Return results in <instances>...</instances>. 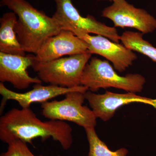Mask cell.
Returning <instances> with one entry per match:
<instances>
[{
	"mask_svg": "<svg viewBox=\"0 0 156 156\" xmlns=\"http://www.w3.org/2000/svg\"><path fill=\"white\" fill-rule=\"evenodd\" d=\"M72 128L66 122L42 121L30 107L11 109L0 118V139L8 144L16 140L32 144L36 138L45 141L52 137L68 150L72 145Z\"/></svg>",
	"mask_w": 156,
	"mask_h": 156,
	"instance_id": "6da1fadb",
	"label": "cell"
},
{
	"mask_svg": "<svg viewBox=\"0 0 156 156\" xmlns=\"http://www.w3.org/2000/svg\"><path fill=\"white\" fill-rule=\"evenodd\" d=\"M1 3L18 17L14 30L25 52L35 54L48 39L62 30L53 17H49L25 0H1Z\"/></svg>",
	"mask_w": 156,
	"mask_h": 156,
	"instance_id": "7a4b0ae2",
	"label": "cell"
},
{
	"mask_svg": "<svg viewBox=\"0 0 156 156\" xmlns=\"http://www.w3.org/2000/svg\"><path fill=\"white\" fill-rule=\"evenodd\" d=\"M145 83V78L141 75H119L108 61L93 57L84 69L80 85L92 92L112 87L136 93L142 91Z\"/></svg>",
	"mask_w": 156,
	"mask_h": 156,
	"instance_id": "3957f363",
	"label": "cell"
},
{
	"mask_svg": "<svg viewBox=\"0 0 156 156\" xmlns=\"http://www.w3.org/2000/svg\"><path fill=\"white\" fill-rule=\"evenodd\" d=\"M91 56L92 54L88 52L48 62H34L32 68L42 82L65 88H73L81 85L84 69Z\"/></svg>",
	"mask_w": 156,
	"mask_h": 156,
	"instance_id": "277c9868",
	"label": "cell"
},
{
	"mask_svg": "<svg viewBox=\"0 0 156 156\" xmlns=\"http://www.w3.org/2000/svg\"><path fill=\"white\" fill-rule=\"evenodd\" d=\"M87 91H74L65 95L60 101H48L41 104L42 115L50 120L68 121L84 129L95 128L97 117L92 109L83 106Z\"/></svg>",
	"mask_w": 156,
	"mask_h": 156,
	"instance_id": "5b68a950",
	"label": "cell"
},
{
	"mask_svg": "<svg viewBox=\"0 0 156 156\" xmlns=\"http://www.w3.org/2000/svg\"><path fill=\"white\" fill-rule=\"evenodd\" d=\"M56 10L52 16L62 30L69 31L75 35L80 32L102 36L119 43L120 36L115 27L99 22L93 16L83 17L73 5L72 0H54Z\"/></svg>",
	"mask_w": 156,
	"mask_h": 156,
	"instance_id": "8992f818",
	"label": "cell"
},
{
	"mask_svg": "<svg viewBox=\"0 0 156 156\" xmlns=\"http://www.w3.org/2000/svg\"><path fill=\"white\" fill-rule=\"evenodd\" d=\"M101 16L111 20L115 27L134 28L143 34L156 30V19L144 9L135 8L126 0H114Z\"/></svg>",
	"mask_w": 156,
	"mask_h": 156,
	"instance_id": "52a82bcc",
	"label": "cell"
},
{
	"mask_svg": "<svg viewBox=\"0 0 156 156\" xmlns=\"http://www.w3.org/2000/svg\"><path fill=\"white\" fill-rule=\"evenodd\" d=\"M76 36L87 42L88 52L106 58L119 72L125 71L137 59L134 51L106 37L99 35L92 36L85 32L79 33Z\"/></svg>",
	"mask_w": 156,
	"mask_h": 156,
	"instance_id": "ba28073f",
	"label": "cell"
},
{
	"mask_svg": "<svg viewBox=\"0 0 156 156\" xmlns=\"http://www.w3.org/2000/svg\"><path fill=\"white\" fill-rule=\"evenodd\" d=\"M85 96L95 116L104 122L111 119L119 108L134 102L149 105L156 109V99L131 92L120 94L106 91L104 94H98L88 90L85 93Z\"/></svg>",
	"mask_w": 156,
	"mask_h": 156,
	"instance_id": "9c48e42d",
	"label": "cell"
},
{
	"mask_svg": "<svg viewBox=\"0 0 156 156\" xmlns=\"http://www.w3.org/2000/svg\"><path fill=\"white\" fill-rule=\"evenodd\" d=\"M88 52L87 42L72 32L62 30L44 43L35 54L34 62H48L66 55L72 56Z\"/></svg>",
	"mask_w": 156,
	"mask_h": 156,
	"instance_id": "30bf717a",
	"label": "cell"
},
{
	"mask_svg": "<svg viewBox=\"0 0 156 156\" xmlns=\"http://www.w3.org/2000/svg\"><path fill=\"white\" fill-rule=\"evenodd\" d=\"M35 55L21 56L0 52V81L11 83L15 89H27L33 84H41L39 77H32L27 69L32 66Z\"/></svg>",
	"mask_w": 156,
	"mask_h": 156,
	"instance_id": "8fae6325",
	"label": "cell"
},
{
	"mask_svg": "<svg viewBox=\"0 0 156 156\" xmlns=\"http://www.w3.org/2000/svg\"><path fill=\"white\" fill-rule=\"evenodd\" d=\"M87 87L80 85L73 88H65L50 85L44 86L41 84H36L33 89L24 93H18L8 89L3 83H0V94L2 96L1 111H3L6 102L9 100L17 101L22 108L30 107L31 104L34 102L43 103L50 99L62 95H65L69 92L74 91H88Z\"/></svg>",
	"mask_w": 156,
	"mask_h": 156,
	"instance_id": "7c38bea8",
	"label": "cell"
},
{
	"mask_svg": "<svg viewBox=\"0 0 156 156\" xmlns=\"http://www.w3.org/2000/svg\"><path fill=\"white\" fill-rule=\"evenodd\" d=\"M14 12L5 13L0 19V52L26 56L14 30L17 18Z\"/></svg>",
	"mask_w": 156,
	"mask_h": 156,
	"instance_id": "4fadbf2b",
	"label": "cell"
},
{
	"mask_svg": "<svg viewBox=\"0 0 156 156\" xmlns=\"http://www.w3.org/2000/svg\"><path fill=\"white\" fill-rule=\"evenodd\" d=\"M140 32L126 31L120 36L123 44L132 51L143 54L156 62V48L143 38Z\"/></svg>",
	"mask_w": 156,
	"mask_h": 156,
	"instance_id": "5bb4252c",
	"label": "cell"
},
{
	"mask_svg": "<svg viewBox=\"0 0 156 156\" xmlns=\"http://www.w3.org/2000/svg\"><path fill=\"white\" fill-rule=\"evenodd\" d=\"M89 144L88 156H127L128 151L125 148L112 151L98 136L95 128L85 129Z\"/></svg>",
	"mask_w": 156,
	"mask_h": 156,
	"instance_id": "9a60e30c",
	"label": "cell"
},
{
	"mask_svg": "<svg viewBox=\"0 0 156 156\" xmlns=\"http://www.w3.org/2000/svg\"><path fill=\"white\" fill-rule=\"evenodd\" d=\"M0 156H36L31 151L26 143L16 140L8 144V149ZM38 156H43L40 155ZM56 156H62L57 155Z\"/></svg>",
	"mask_w": 156,
	"mask_h": 156,
	"instance_id": "2e32d148",
	"label": "cell"
},
{
	"mask_svg": "<svg viewBox=\"0 0 156 156\" xmlns=\"http://www.w3.org/2000/svg\"><path fill=\"white\" fill-rule=\"evenodd\" d=\"M98 1H109L110 2H113L114 0H98Z\"/></svg>",
	"mask_w": 156,
	"mask_h": 156,
	"instance_id": "e0dca14e",
	"label": "cell"
}]
</instances>
